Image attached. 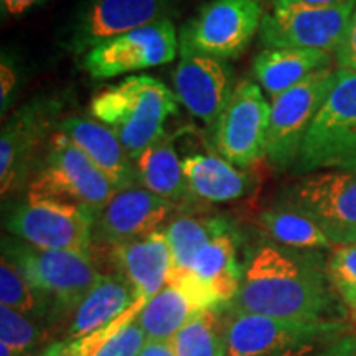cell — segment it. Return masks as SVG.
<instances>
[{
	"mask_svg": "<svg viewBox=\"0 0 356 356\" xmlns=\"http://www.w3.org/2000/svg\"><path fill=\"white\" fill-rule=\"evenodd\" d=\"M312 356H356V338L345 337Z\"/></svg>",
	"mask_w": 356,
	"mask_h": 356,
	"instance_id": "836d02e7",
	"label": "cell"
},
{
	"mask_svg": "<svg viewBox=\"0 0 356 356\" xmlns=\"http://www.w3.org/2000/svg\"><path fill=\"white\" fill-rule=\"evenodd\" d=\"M0 341L12 350L13 356L30 348L40 335V330L29 315L0 305Z\"/></svg>",
	"mask_w": 356,
	"mask_h": 356,
	"instance_id": "4dcf8cb0",
	"label": "cell"
},
{
	"mask_svg": "<svg viewBox=\"0 0 356 356\" xmlns=\"http://www.w3.org/2000/svg\"><path fill=\"white\" fill-rule=\"evenodd\" d=\"M178 111V97L147 74L127 76L92 97L91 113L108 126L134 162L165 134L167 119Z\"/></svg>",
	"mask_w": 356,
	"mask_h": 356,
	"instance_id": "7a4b0ae2",
	"label": "cell"
},
{
	"mask_svg": "<svg viewBox=\"0 0 356 356\" xmlns=\"http://www.w3.org/2000/svg\"><path fill=\"white\" fill-rule=\"evenodd\" d=\"M13 86H15V74H13L10 66L2 63V108H6V102L10 96Z\"/></svg>",
	"mask_w": 356,
	"mask_h": 356,
	"instance_id": "8d00e7d4",
	"label": "cell"
},
{
	"mask_svg": "<svg viewBox=\"0 0 356 356\" xmlns=\"http://www.w3.org/2000/svg\"><path fill=\"white\" fill-rule=\"evenodd\" d=\"M0 302L8 309L29 317H37L44 310L42 300L38 299L20 267L6 256H2L0 262Z\"/></svg>",
	"mask_w": 356,
	"mask_h": 356,
	"instance_id": "f1b7e54d",
	"label": "cell"
},
{
	"mask_svg": "<svg viewBox=\"0 0 356 356\" xmlns=\"http://www.w3.org/2000/svg\"><path fill=\"white\" fill-rule=\"evenodd\" d=\"M340 332L341 323L327 318L289 320L228 309L221 356H309Z\"/></svg>",
	"mask_w": 356,
	"mask_h": 356,
	"instance_id": "3957f363",
	"label": "cell"
},
{
	"mask_svg": "<svg viewBox=\"0 0 356 356\" xmlns=\"http://www.w3.org/2000/svg\"><path fill=\"white\" fill-rule=\"evenodd\" d=\"M335 79L337 70L330 65L273 99L266 157L275 170L284 172L296 165L302 142L330 95Z\"/></svg>",
	"mask_w": 356,
	"mask_h": 356,
	"instance_id": "ba28073f",
	"label": "cell"
},
{
	"mask_svg": "<svg viewBox=\"0 0 356 356\" xmlns=\"http://www.w3.org/2000/svg\"><path fill=\"white\" fill-rule=\"evenodd\" d=\"M231 225L222 216H178L163 229L170 244L173 269L170 282L180 280L188 273L195 256L211 239L229 233Z\"/></svg>",
	"mask_w": 356,
	"mask_h": 356,
	"instance_id": "484cf974",
	"label": "cell"
},
{
	"mask_svg": "<svg viewBox=\"0 0 356 356\" xmlns=\"http://www.w3.org/2000/svg\"><path fill=\"white\" fill-rule=\"evenodd\" d=\"M134 165H136L137 181L145 190L168 200L173 204L191 197L173 139L167 132L159 137L134 162Z\"/></svg>",
	"mask_w": 356,
	"mask_h": 356,
	"instance_id": "cb8c5ba5",
	"label": "cell"
},
{
	"mask_svg": "<svg viewBox=\"0 0 356 356\" xmlns=\"http://www.w3.org/2000/svg\"><path fill=\"white\" fill-rule=\"evenodd\" d=\"M191 197L210 203H225L241 198L249 188V175L216 155L193 154L181 160Z\"/></svg>",
	"mask_w": 356,
	"mask_h": 356,
	"instance_id": "7402d4cb",
	"label": "cell"
},
{
	"mask_svg": "<svg viewBox=\"0 0 356 356\" xmlns=\"http://www.w3.org/2000/svg\"><path fill=\"white\" fill-rule=\"evenodd\" d=\"M264 13L257 0H208L178 35V51L220 60L239 56L259 32Z\"/></svg>",
	"mask_w": 356,
	"mask_h": 356,
	"instance_id": "52a82bcc",
	"label": "cell"
},
{
	"mask_svg": "<svg viewBox=\"0 0 356 356\" xmlns=\"http://www.w3.org/2000/svg\"><path fill=\"white\" fill-rule=\"evenodd\" d=\"M139 356H175L172 341H147Z\"/></svg>",
	"mask_w": 356,
	"mask_h": 356,
	"instance_id": "e575fe53",
	"label": "cell"
},
{
	"mask_svg": "<svg viewBox=\"0 0 356 356\" xmlns=\"http://www.w3.org/2000/svg\"><path fill=\"white\" fill-rule=\"evenodd\" d=\"M145 343V333L136 320L118 335L102 343L95 356H139Z\"/></svg>",
	"mask_w": 356,
	"mask_h": 356,
	"instance_id": "1f68e13d",
	"label": "cell"
},
{
	"mask_svg": "<svg viewBox=\"0 0 356 356\" xmlns=\"http://www.w3.org/2000/svg\"><path fill=\"white\" fill-rule=\"evenodd\" d=\"M243 273L233 231L211 239L195 256L185 277L175 280L200 310L228 307L241 287Z\"/></svg>",
	"mask_w": 356,
	"mask_h": 356,
	"instance_id": "9a60e30c",
	"label": "cell"
},
{
	"mask_svg": "<svg viewBox=\"0 0 356 356\" xmlns=\"http://www.w3.org/2000/svg\"><path fill=\"white\" fill-rule=\"evenodd\" d=\"M198 312L184 287L168 282L144 305L137 323L144 330L147 341H170Z\"/></svg>",
	"mask_w": 356,
	"mask_h": 356,
	"instance_id": "d4e9b609",
	"label": "cell"
},
{
	"mask_svg": "<svg viewBox=\"0 0 356 356\" xmlns=\"http://www.w3.org/2000/svg\"><path fill=\"white\" fill-rule=\"evenodd\" d=\"M134 302L131 287L121 275H99L74 309L68 340L74 341L99 330L124 314Z\"/></svg>",
	"mask_w": 356,
	"mask_h": 356,
	"instance_id": "603a6c76",
	"label": "cell"
},
{
	"mask_svg": "<svg viewBox=\"0 0 356 356\" xmlns=\"http://www.w3.org/2000/svg\"><path fill=\"white\" fill-rule=\"evenodd\" d=\"M327 270L314 254L264 244L249 259L228 309L289 320H322L330 309Z\"/></svg>",
	"mask_w": 356,
	"mask_h": 356,
	"instance_id": "6da1fadb",
	"label": "cell"
},
{
	"mask_svg": "<svg viewBox=\"0 0 356 356\" xmlns=\"http://www.w3.org/2000/svg\"><path fill=\"white\" fill-rule=\"evenodd\" d=\"M113 259L119 275L131 287L134 300L149 302L170 282L173 259L170 244L162 229L114 246Z\"/></svg>",
	"mask_w": 356,
	"mask_h": 356,
	"instance_id": "ac0fdd59",
	"label": "cell"
},
{
	"mask_svg": "<svg viewBox=\"0 0 356 356\" xmlns=\"http://www.w3.org/2000/svg\"><path fill=\"white\" fill-rule=\"evenodd\" d=\"M47 129L48 111L38 106H29L3 126L0 137V184L3 195L12 191L24 175L33 149Z\"/></svg>",
	"mask_w": 356,
	"mask_h": 356,
	"instance_id": "ffe728a7",
	"label": "cell"
},
{
	"mask_svg": "<svg viewBox=\"0 0 356 356\" xmlns=\"http://www.w3.org/2000/svg\"><path fill=\"white\" fill-rule=\"evenodd\" d=\"M222 318L220 309L200 310L172 338L175 356H221Z\"/></svg>",
	"mask_w": 356,
	"mask_h": 356,
	"instance_id": "83f0119b",
	"label": "cell"
},
{
	"mask_svg": "<svg viewBox=\"0 0 356 356\" xmlns=\"http://www.w3.org/2000/svg\"><path fill=\"white\" fill-rule=\"evenodd\" d=\"M270 106L261 88L241 81L213 124V142L220 157L234 167H249L266 155Z\"/></svg>",
	"mask_w": 356,
	"mask_h": 356,
	"instance_id": "7c38bea8",
	"label": "cell"
},
{
	"mask_svg": "<svg viewBox=\"0 0 356 356\" xmlns=\"http://www.w3.org/2000/svg\"><path fill=\"white\" fill-rule=\"evenodd\" d=\"M42 0H2V6L10 15H20Z\"/></svg>",
	"mask_w": 356,
	"mask_h": 356,
	"instance_id": "d590c367",
	"label": "cell"
},
{
	"mask_svg": "<svg viewBox=\"0 0 356 356\" xmlns=\"http://www.w3.org/2000/svg\"><path fill=\"white\" fill-rule=\"evenodd\" d=\"M356 170V71L337 70L330 95L302 142L293 173Z\"/></svg>",
	"mask_w": 356,
	"mask_h": 356,
	"instance_id": "277c9868",
	"label": "cell"
},
{
	"mask_svg": "<svg viewBox=\"0 0 356 356\" xmlns=\"http://www.w3.org/2000/svg\"><path fill=\"white\" fill-rule=\"evenodd\" d=\"M287 2L302 3V6H309V7H337V6H343V3L350 2V0H287Z\"/></svg>",
	"mask_w": 356,
	"mask_h": 356,
	"instance_id": "f35d334b",
	"label": "cell"
},
{
	"mask_svg": "<svg viewBox=\"0 0 356 356\" xmlns=\"http://www.w3.org/2000/svg\"><path fill=\"white\" fill-rule=\"evenodd\" d=\"M332 65V55L307 48H267L254 58L252 73L270 97L304 81L315 71Z\"/></svg>",
	"mask_w": 356,
	"mask_h": 356,
	"instance_id": "44dd1931",
	"label": "cell"
},
{
	"mask_svg": "<svg viewBox=\"0 0 356 356\" xmlns=\"http://www.w3.org/2000/svg\"><path fill=\"white\" fill-rule=\"evenodd\" d=\"M175 204L144 186L118 190L95 221V233L111 246L136 241L160 231Z\"/></svg>",
	"mask_w": 356,
	"mask_h": 356,
	"instance_id": "2e32d148",
	"label": "cell"
},
{
	"mask_svg": "<svg viewBox=\"0 0 356 356\" xmlns=\"http://www.w3.org/2000/svg\"><path fill=\"white\" fill-rule=\"evenodd\" d=\"M178 102L204 124H215L233 95V70L220 58L185 53L173 73Z\"/></svg>",
	"mask_w": 356,
	"mask_h": 356,
	"instance_id": "e0dca14e",
	"label": "cell"
},
{
	"mask_svg": "<svg viewBox=\"0 0 356 356\" xmlns=\"http://www.w3.org/2000/svg\"><path fill=\"white\" fill-rule=\"evenodd\" d=\"M96 215L78 204L26 200L8 218V229L22 241L50 251L88 252Z\"/></svg>",
	"mask_w": 356,
	"mask_h": 356,
	"instance_id": "8fae6325",
	"label": "cell"
},
{
	"mask_svg": "<svg viewBox=\"0 0 356 356\" xmlns=\"http://www.w3.org/2000/svg\"><path fill=\"white\" fill-rule=\"evenodd\" d=\"M42 356H43V355H42Z\"/></svg>",
	"mask_w": 356,
	"mask_h": 356,
	"instance_id": "ab89813d",
	"label": "cell"
},
{
	"mask_svg": "<svg viewBox=\"0 0 356 356\" xmlns=\"http://www.w3.org/2000/svg\"><path fill=\"white\" fill-rule=\"evenodd\" d=\"M177 50L175 25L160 20L92 48L84 56V68L95 79H108L170 63Z\"/></svg>",
	"mask_w": 356,
	"mask_h": 356,
	"instance_id": "4fadbf2b",
	"label": "cell"
},
{
	"mask_svg": "<svg viewBox=\"0 0 356 356\" xmlns=\"http://www.w3.org/2000/svg\"><path fill=\"white\" fill-rule=\"evenodd\" d=\"M257 225L275 244L284 248L312 251L333 246L317 222L286 204L262 211L257 218Z\"/></svg>",
	"mask_w": 356,
	"mask_h": 356,
	"instance_id": "4316f807",
	"label": "cell"
},
{
	"mask_svg": "<svg viewBox=\"0 0 356 356\" xmlns=\"http://www.w3.org/2000/svg\"><path fill=\"white\" fill-rule=\"evenodd\" d=\"M118 193L108 177L63 132L51 137L48 157L30 184L29 200L78 204L97 216Z\"/></svg>",
	"mask_w": 356,
	"mask_h": 356,
	"instance_id": "8992f818",
	"label": "cell"
},
{
	"mask_svg": "<svg viewBox=\"0 0 356 356\" xmlns=\"http://www.w3.org/2000/svg\"><path fill=\"white\" fill-rule=\"evenodd\" d=\"M173 10L175 0H88L74 17L70 47L88 53L140 26L170 20Z\"/></svg>",
	"mask_w": 356,
	"mask_h": 356,
	"instance_id": "5bb4252c",
	"label": "cell"
},
{
	"mask_svg": "<svg viewBox=\"0 0 356 356\" xmlns=\"http://www.w3.org/2000/svg\"><path fill=\"white\" fill-rule=\"evenodd\" d=\"M60 132L76 144L118 190L139 184L134 160L108 126L86 118H70L60 124Z\"/></svg>",
	"mask_w": 356,
	"mask_h": 356,
	"instance_id": "d6986e66",
	"label": "cell"
},
{
	"mask_svg": "<svg viewBox=\"0 0 356 356\" xmlns=\"http://www.w3.org/2000/svg\"><path fill=\"white\" fill-rule=\"evenodd\" d=\"M43 356H76V355L73 353V350H71L68 341H60V343L48 346Z\"/></svg>",
	"mask_w": 356,
	"mask_h": 356,
	"instance_id": "74e56055",
	"label": "cell"
},
{
	"mask_svg": "<svg viewBox=\"0 0 356 356\" xmlns=\"http://www.w3.org/2000/svg\"><path fill=\"white\" fill-rule=\"evenodd\" d=\"M284 204L317 222L333 246L356 244V170L309 173L289 186Z\"/></svg>",
	"mask_w": 356,
	"mask_h": 356,
	"instance_id": "9c48e42d",
	"label": "cell"
},
{
	"mask_svg": "<svg viewBox=\"0 0 356 356\" xmlns=\"http://www.w3.org/2000/svg\"><path fill=\"white\" fill-rule=\"evenodd\" d=\"M2 256L20 267L44 309L55 314L74 312L101 275L88 252L50 251L8 239Z\"/></svg>",
	"mask_w": 356,
	"mask_h": 356,
	"instance_id": "5b68a950",
	"label": "cell"
},
{
	"mask_svg": "<svg viewBox=\"0 0 356 356\" xmlns=\"http://www.w3.org/2000/svg\"><path fill=\"white\" fill-rule=\"evenodd\" d=\"M337 61L340 68L356 71V7L351 13L350 25L346 29L343 43L337 50Z\"/></svg>",
	"mask_w": 356,
	"mask_h": 356,
	"instance_id": "d6a6232c",
	"label": "cell"
},
{
	"mask_svg": "<svg viewBox=\"0 0 356 356\" xmlns=\"http://www.w3.org/2000/svg\"><path fill=\"white\" fill-rule=\"evenodd\" d=\"M325 270L340 299L356 312V244L333 249Z\"/></svg>",
	"mask_w": 356,
	"mask_h": 356,
	"instance_id": "f546056e",
	"label": "cell"
},
{
	"mask_svg": "<svg viewBox=\"0 0 356 356\" xmlns=\"http://www.w3.org/2000/svg\"><path fill=\"white\" fill-rule=\"evenodd\" d=\"M356 0L337 7H309L287 0H273L264 13L259 37L267 48H307L335 51L343 43Z\"/></svg>",
	"mask_w": 356,
	"mask_h": 356,
	"instance_id": "30bf717a",
	"label": "cell"
}]
</instances>
